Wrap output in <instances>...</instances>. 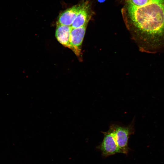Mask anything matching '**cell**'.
<instances>
[{"label":"cell","mask_w":164,"mask_h":164,"mask_svg":"<svg viewBox=\"0 0 164 164\" xmlns=\"http://www.w3.org/2000/svg\"><path fill=\"white\" fill-rule=\"evenodd\" d=\"M127 9L140 50L164 51V0H126Z\"/></svg>","instance_id":"cell-1"},{"label":"cell","mask_w":164,"mask_h":164,"mask_svg":"<svg viewBox=\"0 0 164 164\" xmlns=\"http://www.w3.org/2000/svg\"><path fill=\"white\" fill-rule=\"evenodd\" d=\"M104 138L99 146L102 155L106 157L117 153H121L115 137L113 124L111 125L109 130L102 132Z\"/></svg>","instance_id":"cell-2"},{"label":"cell","mask_w":164,"mask_h":164,"mask_svg":"<svg viewBox=\"0 0 164 164\" xmlns=\"http://www.w3.org/2000/svg\"><path fill=\"white\" fill-rule=\"evenodd\" d=\"M116 140L121 153L127 154L129 148L128 146L129 136L134 132L132 123L124 126L117 124H113Z\"/></svg>","instance_id":"cell-3"},{"label":"cell","mask_w":164,"mask_h":164,"mask_svg":"<svg viewBox=\"0 0 164 164\" xmlns=\"http://www.w3.org/2000/svg\"><path fill=\"white\" fill-rule=\"evenodd\" d=\"M86 25L78 28H72L70 37V49L77 55L80 53V47L86 31Z\"/></svg>","instance_id":"cell-4"},{"label":"cell","mask_w":164,"mask_h":164,"mask_svg":"<svg viewBox=\"0 0 164 164\" xmlns=\"http://www.w3.org/2000/svg\"><path fill=\"white\" fill-rule=\"evenodd\" d=\"M81 7L80 5L75 6L62 12L58 17L57 24L71 26Z\"/></svg>","instance_id":"cell-5"},{"label":"cell","mask_w":164,"mask_h":164,"mask_svg":"<svg viewBox=\"0 0 164 164\" xmlns=\"http://www.w3.org/2000/svg\"><path fill=\"white\" fill-rule=\"evenodd\" d=\"M71 26L57 24L55 36L58 41L63 46L70 48V37Z\"/></svg>","instance_id":"cell-6"},{"label":"cell","mask_w":164,"mask_h":164,"mask_svg":"<svg viewBox=\"0 0 164 164\" xmlns=\"http://www.w3.org/2000/svg\"><path fill=\"white\" fill-rule=\"evenodd\" d=\"M88 5L84 4L81 8L74 19L71 26L72 28H78L86 25L89 19Z\"/></svg>","instance_id":"cell-7"},{"label":"cell","mask_w":164,"mask_h":164,"mask_svg":"<svg viewBox=\"0 0 164 164\" xmlns=\"http://www.w3.org/2000/svg\"><path fill=\"white\" fill-rule=\"evenodd\" d=\"M105 0H98L99 2H104Z\"/></svg>","instance_id":"cell-8"}]
</instances>
